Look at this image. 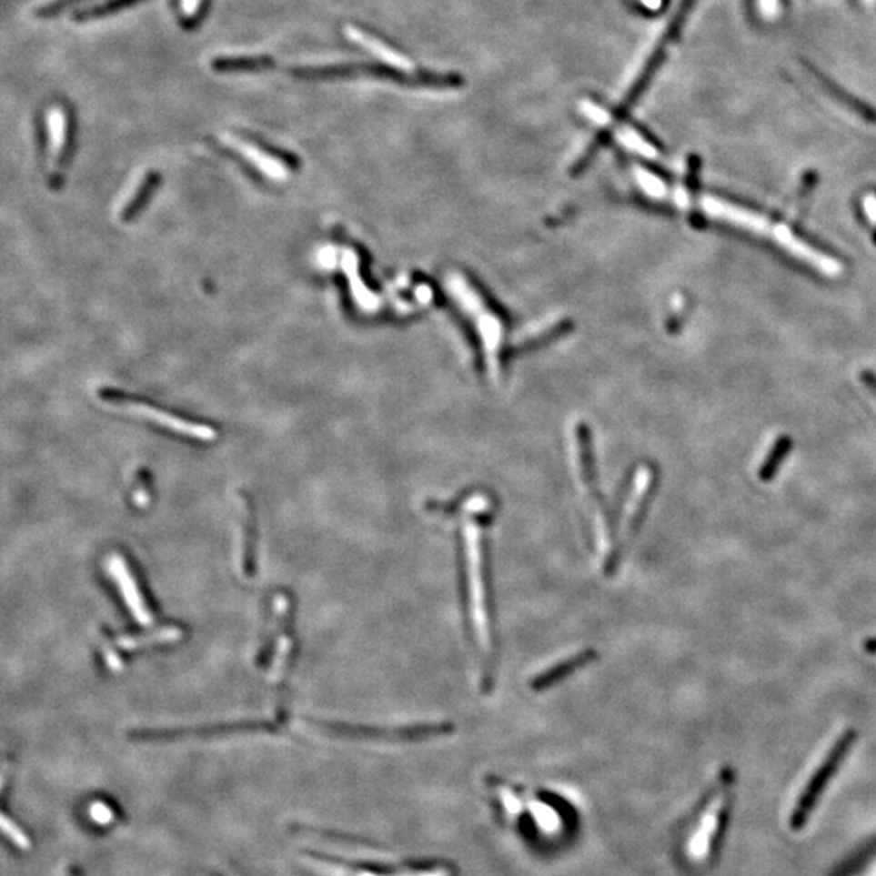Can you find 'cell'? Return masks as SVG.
I'll use <instances>...</instances> for the list:
<instances>
[{"instance_id":"6da1fadb","label":"cell","mask_w":876,"mask_h":876,"mask_svg":"<svg viewBox=\"0 0 876 876\" xmlns=\"http://www.w3.org/2000/svg\"><path fill=\"white\" fill-rule=\"evenodd\" d=\"M463 513L457 532L458 586L465 629L472 648L482 664L480 687L490 693L494 687L497 662L494 596L490 575L488 528L494 523V503L482 494L469 495L451 502Z\"/></svg>"},{"instance_id":"7a4b0ae2","label":"cell","mask_w":876,"mask_h":876,"mask_svg":"<svg viewBox=\"0 0 876 876\" xmlns=\"http://www.w3.org/2000/svg\"><path fill=\"white\" fill-rule=\"evenodd\" d=\"M451 296L455 297L459 308L465 310L468 318L471 320L476 335L479 337L480 345L486 354L487 368L497 374L498 360L502 357L503 345H505V325L502 317L490 308L488 302L484 300L476 286H472L463 275H449L447 281Z\"/></svg>"},{"instance_id":"3957f363","label":"cell","mask_w":876,"mask_h":876,"mask_svg":"<svg viewBox=\"0 0 876 876\" xmlns=\"http://www.w3.org/2000/svg\"><path fill=\"white\" fill-rule=\"evenodd\" d=\"M734 782V774L726 768L720 772V780L712 787L704 800L698 820L690 830L685 851L691 861H703L711 852L712 841L720 831L722 815L729 801V790Z\"/></svg>"},{"instance_id":"277c9868","label":"cell","mask_w":876,"mask_h":876,"mask_svg":"<svg viewBox=\"0 0 876 876\" xmlns=\"http://www.w3.org/2000/svg\"><path fill=\"white\" fill-rule=\"evenodd\" d=\"M308 724L327 732V734L347 737V739H370V740L416 741L432 737H442L455 730V724L451 722H424L416 726L395 727H368L352 726L345 722H331V720H308Z\"/></svg>"},{"instance_id":"5b68a950","label":"cell","mask_w":876,"mask_h":876,"mask_svg":"<svg viewBox=\"0 0 876 876\" xmlns=\"http://www.w3.org/2000/svg\"><path fill=\"white\" fill-rule=\"evenodd\" d=\"M654 486V472L649 466H643V469H638L629 488L623 492L617 515H614L615 528L623 552L639 534L644 515L651 502Z\"/></svg>"},{"instance_id":"8992f818","label":"cell","mask_w":876,"mask_h":876,"mask_svg":"<svg viewBox=\"0 0 876 876\" xmlns=\"http://www.w3.org/2000/svg\"><path fill=\"white\" fill-rule=\"evenodd\" d=\"M283 727V720H234L208 726L180 727V729H146L132 732L134 739L145 741H169L186 737L234 734V732H275Z\"/></svg>"},{"instance_id":"52a82bcc","label":"cell","mask_w":876,"mask_h":876,"mask_svg":"<svg viewBox=\"0 0 876 876\" xmlns=\"http://www.w3.org/2000/svg\"><path fill=\"white\" fill-rule=\"evenodd\" d=\"M106 401L113 403L114 406H117L120 409H126V411L134 414V416H138V418H142V419L150 420V422L156 424L159 428H167V430H171L174 434L184 435V437H190V438L203 440V442H210V440H215L217 437L216 430L210 428V426L180 419V418H176L171 412L161 411V409H156V408H153V406L150 405H145V403H140V401H130L127 398L116 397V395H111V393L107 395Z\"/></svg>"},{"instance_id":"ba28073f","label":"cell","mask_w":876,"mask_h":876,"mask_svg":"<svg viewBox=\"0 0 876 876\" xmlns=\"http://www.w3.org/2000/svg\"><path fill=\"white\" fill-rule=\"evenodd\" d=\"M855 740H857V730H855V729H849V730H846L844 734L839 737L836 745L832 747L830 755L824 760L823 764L818 768V771L813 774V778L810 780L809 786L805 787L803 795H801L800 800L797 803L794 818H792L795 826H800V824L803 823V820L809 815V811L811 810V807H813V803L817 801L824 786L830 782L832 774L838 770L839 764L842 763V760L846 758L847 751L854 745Z\"/></svg>"},{"instance_id":"9c48e42d","label":"cell","mask_w":876,"mask_h":876,"mask_svg":"<svg viewBox=\"0 0 876 876\" xmlns=\"http://www.w3.org/2000/svg\"><path fill=\"white\" fill-rule=\"evenodd\" d=\"M106 567H107V571L113 578L114 583L117 586L122 599L126 602L130 614L134 615L136 622H140L142 625H151L153 610L146 604L142 589L136 583L132 569L124 560V557L119 554L109 555Z\"/></svg>"},{"instance_id":"30bf717a","label":"cell","mask_w":876,"mask_h":876,"mask_svg":"<svg viewBox=\"0 0 876 876\" xmlns=\"http://www.w3.org/2000/svg\"><path fill=\"white\" fill-rule=\"evenodd\" d=\"M277 620H279V637H277V658L271 670V680H281L286 670L289 669L291 658L294 656V629H292L291 599L286 594H277Z\"/></svg>"},{"instance_id":"8fae6325","label":"cell","mask_w":876,"mask_h":876,"mask_svg":"<svg viewBox=\"0 0 876 876\" xmlns=\"http://www.w3.org/2000/svg\"><path fill=\"white\" fill-rule=\"evenodd\" d=\"M225 140L233 150L240 153L244 159H247L250 165L257 167V171H260L263 176H267L270 179L285 180L291 173L289 165L286 163L283 157L277 156L270 151L263 150L260 146H257L255 143L242 140L237 136H226Z\"/></svg>"},{"instance_id":"7c38bea8","label":"cell","mask_w":876,"mask_h":876,"mask_svg":"<svg viewBox=\"0 0 876 876\" xmlns=\"http://www.w3.org/2000/svg\"><path fill=\"white\" fill-rule=\"evenodd\" d=\"M596 658H598V651L594 648H586L584 651L577 652L567 660H560L555 666L547 667L546 670H542L540 674L536 675L529 681V687L536 693L552 689L557 683L569 679V675L575 674L578 670H581L583 667L591 664L592 660H596Z\"/></svg>"},{"instance_id":"4fadbf2b","label":"cell","mask_w":876,"mask_h":876,"mask_svg":"<svg viewBox=\"0 0 876 876\" xmlns=\"http://www.w3.org/2000/svg\"><path fill=\"white\" fill-rule=\"evenodd\" d=\"M72 119L64 107H53L49 113V130L45 128V136L49 138V150L53 151L55 159V173H59L60 166L64 165L67 157L70 140H72Z\"/></svg>"},{"instance_id":"5bb4252c","label":"cell","mask_w":876,"mask_h":876,"mask_svg":"<svg viewBox=\"0 0 876 876\" xmlns=\"http://www.w3.org/2000/svg\"><path fill=\"white\" fill-rule=\"evenodd\" d=\"M345 33L347 38L352 39L354 43H357L362 47H366L370 53H374L377 57H380L385 64H388L395 70H399V72H412L414 70L411 60L405 57L403 54L398 53L391 45L383 43L382 39L377 38L368 31L360 30L356 26H346Z\"/></svg>"},{"instance_id":"9a60e30c","label":"cell","mask_w":876,"mask_h":876,"mask_svg":"<svg viewBox=\"0 0 876 876\" xmlns=\"http://www.w3.org/2000/svg\"><path fill=\"white\" fill-rule=\"evenodd\" d=\"M810 76H813L820 86L823 88L830 96L838 101L839 105L846 106L847 109H851L852 113L857 114L861 119L869 120V122H876V111L873 107H870L867 103H861V99L849 95L842 88H839L836 83H832L828 76H821L818 72L817 68L810 67Z\"/></svg>"},{"instance_id":"2e32d148","label":"cell","mask_w":876,"mask_h":876,"mask_svg":"<svg viewBox=\"0 0 876 876\" xmlns=\"http://www.w3.org/2000/svg\"><path fill=\"white\" fill-rule=\"evenodd\" d=\"M343 267L345 270L347 271V277H349V285H351L352 296L356 302L359 304L360 308L364 310H374V308L378 307L380 300L375 296L374 292L368 291L366 285L362 283V279L359 277V263H357V257L352 252V250H345L343 254Z\"/></svg>"},{"instance_id":"e0dca14e","label":"cell","mask_w":876,"mask_h":876,"mask_svg":"<svg viewBox=\"0 0 876 876\" xmlns=\"http://www.w3.org/2000/svg\"><path fill=\"white\" fill-rule=\"evenodd\" d=\"M242 573L246 578L255 577V539H257V523H255V509L250 503L246 502L244 519H242Z\"/></svg>"},{"instance_id":"ac0fdd59","label":"cell","mask_w":876,"mask_h":876,"mask_svg":"<svg viewBox=\"0 0 876 876\" xmlns=\"http://www.w3.org/2000/svg\"><path fill=\"white\" fill-rule=\"evenodd\" d=\"M216 72H262L275 68L270 57H219L211 64Z\"/></svg>"},{"instance_id":"d6986e66","label":"cell","mask_w":876,"mask_h":876,"mask_svg":"<svg viewBox=\"0 0 876 876\" xmlns=\"http://www.w3.org/2000/svg\"><path fill=\"white\" fill-rule=\"evenodd\" d=\"M180 637H182V629L179 627L169 625V627L156 629L148 635L120 638L119 646L126 648V649H136V648H145V646H153V644L171 643V641L179 639Z\"/></svg>"},{"instance_id":"ffe728a7","label":"cell","mask_w":876,"mask_h":876,"mask_svg":"<svg viewBox=\"0 0 876 876\" xmlns=\"http://www.w3.org/2000/svg\"><path fill=\"white\" fill-rule=\"evenodd\" d=\"M615 138H617L619 143H620L622 146H625L627 150L633 151V153H637L639 156L648 157V159H656L658 155H660V151L656 150L651 143L648 142L641 134H638L635 128L620 127L615 132Z\"/></svg>"},{"instance_id":"44dd1931","label":"cell","mask_w":876,"mask_h":876,"mask_svg":"<svg viewBox=\"0 0 876 876\" xmlns=\"http://www.w3.org/2000/svg\"><path fill=\"white\" fill-rule=\"evenodd\" d=\"M138 2H142V0H107L105 4H99V5L86 8V10H80L78 14H76V22H88V20L103 18V16L116 14L122 8L130 7V5L138 4Z\"/></svg>"},{"instance_id":"7402d4cb","label":"cell","mask_w":876,"mask_h":876,"mask_svg":"<svg viewBox=\"0 0 876 876\" xmlns=\"http://www.w3.org/2000/svg\"><path fill=\"white\" fill-rule=\"evenodd\" d=\"M789 449H790V440H789V438H779L778 443H776L774 448L771 449L770 457L764 459L763 466H761V469H760V479L764 480V482H770V480L776 476L779 466L784 461V458L787 457Z\"/></svg>"},{"instance_id":"603a6c76","label":"cell","mask_w":876,"mask_h":876,"mask_svg":"<svg viewBox=\"0 0 876 876\" xmlns=\"http://www.w3.org/2000/svg\"><path fill=\"white\" fill-rule=\"evenodd\" d=\"M0 832L5 836V838L10 839L14 844H15L18 849L22 851H28L31 847L30 838L25 834L20 826H16L7 815H4L0 811Z\"/></svg>"},{"instance_id":"cb8c5ba5","label":"cell","mask_w":876,"mask_h":876,"mask_svg":"<svg viewBox=\"0 0 876 876\" xmlns=\"http://www.w3.org/2000/svg\"><path fill=\"white\" fill-rule=\"evenodd\" d=\"M579 109H581V113H583L588 119L594 122V124H598L599 127H607V126L612 122V116L607 113L604 107H600V106L596 105V103H592L589 99H583V101L579 103Z\"/></svg>"},{"instance_id":"d4e9b609","label":"cell","mask_w":876,"mask_h":876,"mask_svg":"<svg viewBox=\"0 0 876 876\" xmlns=\"http://www.w3.org/2000/svg\"><path fill=\"white\" fill-rule=\"evenodd\" d=\"M80 2H85V0H54L51 4L39 7L36 10V16L38 18H54V16L60 15L64 10L74 7Z\"/></svg>"},{"instance_id":"484cf974","label":"cell","mask_w":876,"mask_h":876,"mask_svg":"<svg viewBox=\"0 0 876 876\" xmlns=\"http://www.w3.org/2000/svg\"><path fill=\"white\" fill-rule=\"evenodd\" d=\"M861 210L867 217L869 225L873 227L876 233V194H867L861 200Z\"/></svg>"},{"instance_id":"4316f807","label":"cell","mask_w":876,"mask_h":876,"mask_svg":"<svg viewBox=\"0 0 876 876\" xmlns=\"http://www.w3.org/2000/svg\"><path fill=\"white\" fill-rule=\"evenodd\" d=\"M90 813L91 818H93L96 823L106 824L113 821V811H111V809H107L105 803H101V801H95V803L91 805Z\"/></svg>"},{"instance_id":"83f0119b","label":"cell","mask_w":876,"mask_h":876,"mask_svg":"<svg viewBox=\"0 0 876 876\" xmlns=\"http://www.w3.org/2000/svg\"><path fill=\"white\" fill-rule=\"evenodd\" d=\"M180 14L186 20H194L200 15L203 0H180Z\"/></svg>"},{"instance_id":"f1b7e54d","label":"cell","mask_w":876,"mask_h":876,"mask_svg":"<svg viewBox=\"0 0 876 876\" xmlns=\"http://www.w3.org/2000/svg\"><path fill=\"white\" fill-rule=\"evenodd\" d=\"M758 10L766 20H776L779 15V0H757Z\"/></svg>"},{"instance_id":"f546056e","label":"cell","mask_w":876,"mask_h":876,"mask_svg":"<svg viewBox=\"0 0 876 876\" xmlns=\"http://www.w3.org/2000/svg\"><path fill=\"white\" fill-rule=\"evenodd\" d=\"M639 2L643 4V7L654 12V10H660V8L662 7V2H664V0H639Z\"/></svg>"},{"instance_id":"4dcf8cb0","label":"cell","mask_w":876,"mask_h":876,"mask_svg":"<svg viewBox=\"0 0 876 876\" xmlns=\"http://www.w3.org/2000/svg\"><path fill=\"white\" fill-rule=\"evenodd\" d=\"M863 649H865V652H869V654H873V656H876V638H870V639H867V641L863 643Z\"/></svg>"},{"instance_id":"1f68e13d","label":"cell","mask_w":876,"mask_h":876,"mask_svg":"<svg viewBox=\"0 0 876 876\" xmlns=\"http://www.w3.org/2000/svg\"><path fill=\"white\" fill-rule=\"evenodd\" d=\"M5 779H7V766L4 764V766L0 768V790H2V787L5 784Z\"/></svg>"},{"instance_id":"d6a6232c","label":"cell","mask_w":876,"mask_h":876,"mask_svg":"<svg viewBox=\"0 0 876 876\" xmlns=\"http://www.w3.org/2000/svg\"><path fill=\"white\" fill-rule=\"evenodd\" d=\"M865 380L869 383L870 388L873 389L876 393V377H873V375H865Z\"/></svg>"},{"instance_id":"836d02e7","label":"cell","mask_w":876,"mask_h":876,"mask_svg":"<svg viewBox=\"0 0 876 876\" xmlns=\"http://www.w3.org/2000/svg\"><path fill=\"white\" fill-rule=\"evenodd\" d=\"M70 876H72V875H70Z\"/></svg>"}]
</instances>
